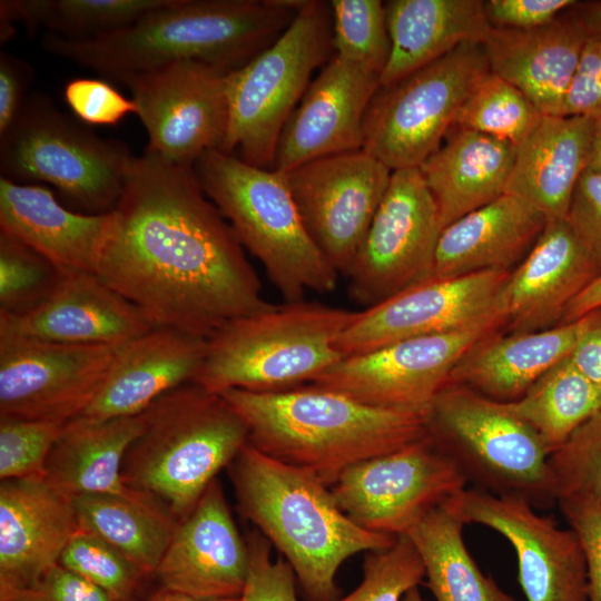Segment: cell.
<instances>
[{"label":"cell","mask_w":601,"mask_h":601,"mask_svg":"<svg viewBox=\"0 0 601 601\" xmlns=\"http://www.w3.org/2000/svg\"><path fill=\"white\" fill-rule=\"evenodd\" d=\"M96 274L155 326L207 339L275 306L193 167L135 156Z\"/></svg>","instance_id":"6da1fadb"},{"label":"cell","mask_w":601,"mask_h":601,"mask_svg":"<svg viewBox=\"0 0 601 601\" xmlns=\"http://www.w3.org/2000/svg\"><path fill=\"white\" fill-rule=\"evenodd\" d=\"M303 0H170L131 26L87 40L52 33L43 48L119 80L179 61L236 70L272 46Z\"/></svg>","instance_id":"7a4b0ae2"},{"label":"cell","mask_w":601,"mask_h":601,"mask_svg":"<svg viewBox=\"0 0 601 601\" xmlns=\"http://www.w3.org/2000/svg\"><path fill=\"white\" fill-rule=\"evenodd\" d=\"M220 395L246 424L252 446L328 487L348 467L426 435L428 411L370 406L313 384Z\"/></svg>","instance_id":"3957f363"},{"label":"cell","mask_w":601,"mask_h":601,"mask_svg":"<svg viewBox=\"0 0 601 601\" xmlns=\"http://www.w3.org/2000/svg\"><path fill=\"white\" fill-rule=\"evenodd\" d=\"M228 471L239 512L284 555L308 601L338 599L335 578L341 564L396 540L361 528L318 479L249 443Z\"/></svg>","instance_id":"277c9868"},{"label":"cell","mask_w":601,"mask_h":601,"mask_svg":"<svg viewBox=\"0 0 601 601\" xmlns=\"http://www.w3.org/2000/svg\"><path fill=\"white\" fill-rule=\"evenodd\" d=\"M141 414L142 430L126 452L122 479L179 524L248 444L247 426L220 394L196 383L174 388Z\"/></svg>","instance_id":"5b68a950"},{"label":"cell","mask_w":601,"mask_h":601,"mask_svg":"<svg viewBox=\"0 0 601 601\" xmlns=\"http://www.w3.org/2000/svg\"><path fill=\"white\" fill-rule=\"evenodd\" d=\"M357 316L302 299L229 321L206 339L194 383L216 394L277 392L312 383L343 357L336 341Z\"/></svg>","instance_id":"8992f818"},{"label":"cell","mask_w":601,"mask_h":601,"mask_svg":"<svg viewBox=\"0 0 601 601\" xmlns=\"http://www.w3.org/2000/svg\"><path fill=\"white\" fill-rule=\"evenodd\" d=\"M193 169L285 303L304 299L307 290L325 294L336 288L339 274L309 236L284 174L219 149L204 152Z\"/></svg>","instance_id":"52a82bcc"},{"label":"cell","mask_w":601,"mask_h":601,"mask_svg":"<svg viewBox=\"0 0 601 601\" xmlns=\"http://www.w3.org/2000/svg\"><path fill=\"white\" fill-rule=\"evenodd\" d=\"M426 434L473 487L536 510L558 502L549 450L505 402L450 383L428 408Z\"/></svg>","instance_id":"ba28073f"},{"label":"cell","mask_w":601,"mask_h":601,"mask_svg":"<svg viewBox=\"0 0 601 601\" xmlns=\"http://www.w3.org/2000/svg\"><path fill=\"white\" fill-rule=\"evenodd\" d=\"M334 56L329 2L303 0L283 35L227 76L228 125L221 151L272 169L279 135L313 72Z\"/></svg>","instance_id":"9c48e42d"},{"label":"cell","mask_w":601,"mask_h":601,"mask_svg":"<svg viewBox=\"0 0 601 601\" xmlns=\"http://www.w3.org/2000/svg\"><path fill=\"white\" fill-rule=\"evenodd\" d=\"M135 155L60 111L46 96L27 97L0 137V177L47 183L88 214L114 210Z\"/></svg>","instance_id":"30bf717a"},{"label":"cell","mask_w":601,"mask_h":601,"mask_svg":"<svg viewBox=\"0 0 601 601\" xmlns=\"http://www.w3.org/2000/svg\"><path fill=\"white\" fill-rule=\"evenodd\" d=\"M490 72L482 43L465 42L388 86H380L363 121V150L392 171L418 168Z\"/></svg>","instance_id":"8fae6325"},{"label":"cell","mask_w":601,"mask_h":601,"mask_svg":"<svg viewBox=\"0 0 601 601\" xmlns=\"http://www.w3.org/2000/svg\"><path fill=\"white\" fill-rule=\"evenodd\" d=\"M442 230L439 208L420 169L392 171L346 276L352 300L366 309L430 279Z\"/></svg>","instance_id":"7c38bea8"},{"label":"cell","mask_w":601,"mask_h":601,"mask_svg":"<svg viewBox=\"0 0 601 601\" xmlns=\"http://www.w3.org/2000/svg\"><path fill=\"white\" fill-rule=\"evenodd\" d=\"M466 485L456 464L426 434L348 467L329 490L339 509L357 525L398 536Z\"/></svg>","instance_id":"4fadbf2b"},{"label":"cell","mask_w":601,"mask_h":601,"mask_svg":"<svg viewBox=\"0 0 601 601\" xmlns=\"http://www.w3.org/2000/svg\"><path fill=\"white\" fill-rule=\"evenodd\" d=\"M501 325L495 318L343 356L311 384L370 406L428 411L461 359Z\"/></svg>","instance_id":"5bb4252c"},{"label":"cell","mask_w":601,"mask_h":601,"mask_svg":"<svg viewBox=\"0 0 601 601\" xmlns=\"http://www.w3.org/2000/svg\"><path fill=\"white\" fill-rule=\"evenodd\" d=\"M229 72L200 61H179L120 78L148 136L145 151L193 167L204 152L220 150L228 125Z\"/></svg>","instance_id":"9a60e30c"},{"label":"cell","mask_w":601,"mask_h":601,"mask_svg":"<svg viewBox=\"0 0 601 601\" xmlns=\"http://www.w3.org/2000/svg\"><path fill=\"white\" fill-rule=\"evenodd\" d=\"M282 174L313 242L346 277L392 170L359 149L321 157Z\"/></svg>","instance_id":"2e32d148"},{"label":"cell","mask_w":601,"mask_h":601,"mask_svg":"<svg viewBox=\"0 0 601 601\" xmlns=\"http://www.w3.org/2000/svg\"><path fill=\"white\" fill-rule=\"evenodd\" d=\"M119 347L0 335V418L67 422L79 416Z\"/></svg>","instance_id":"e0dca14e"},{"label":"cell","mask_w":601,"mask_h":601,"mask_svg":"<svg viewBox=\"0 0 601 601\" xmlns=\"http://www.w3.org/2000/svg\"><path fill=\"white\" fill-rule=\"evenodd\" d=\"M464 524L502 535L513 548L526 601H588L587 564L575 532L528 501L464 489L445 503Z\"/></svg>","instance_id":"ac0fdd59"},{"label":"cell","mask_w":601,"mask_h":601,"mask_svg":"<svg viewBox=\"0 0 601 601\" xmlns=\"http://www.w3.org/2000/svg\"><path fill=\"white\" fill-rule=\"evenodd\" d=\"M509 275L510 270H484L430 278L358 312L337 338L336 348L342 356L363 354L395 342L501 319L496 300Z\"/></svg>","instance_id":"d6986e66"},{"label":"cell","mask_w":601,"mask_h":601,"mask_svg":"<svg viewBox=\"0 0 601 601\" xmlns=\"http://www.w3.org/2000/svg\"><path fill=\"white\" fill-rule=\"evenodd\" d=\"M378 87L376 72L334 55L287 119L272 169L286 173L321 157L362 149L364 116Z\"/></svg>","instance_id":"ffe728a7"},{"label":"cell","mask_w":601,"mask_h":601,"mask_svg":"<svg viewBox=\"0 0 601 601\" xmlns=\"http://www.w3.org/2000/svg\"><path fill=\"white\" fill-rule=\"evenodd\" d=\"M249 555L220 482L215 479L177 525L154 574L160 587L203 600L239 598Z\"/></svg>","instance_id":"44dd1931"},{"label":"cell","mask_w":601,"mask_h":601,"mask_svg":"<svg viewBox=\"0 0 601 601\" xmlns=\"http://www.w3.org/2000/svg\"><path fill=\"white\" fill-rule=\"evenodd\" d=\"M79 529L72 501L45 479L0 482V600L32 591Z\"/></svg>","instance_id":"7402d4cb"},{"label":"cell","mask_w":601,"mask_h":601,"mask_svg":"<svg viewBox=\"0 0 601 601\" xmlns=\"http://www.w3.org/2000/svg\"><path fill=\"white\" fill-rule=\"evenodd\" d=\"M601 267L565 219L546 220L525 259L510 273L496 313L511 333L552 327Z\"/></svg>","instance_id":"603a6c76"},{"label":"cell","mask_w":601,"mask_h":601,"mask_svg":"<svg viewBox=\"0 0 601 601\" xmlns=\"http://www.w3.org/2000/svg\"><path fill=\"white\" fill-rule=\"evenodd\" d=\"M155 325L131 302L95 273L63 274L55 290L35 308L0 314V335L72 344L121 346Z\"/></svg>","instance_id":"cb8c5ba5"},{"label":"cell","mask_w":601,"mask_h":601,"mask_svg":"<svg viewBox=\"0 0 601 601\" xmlns=\"http://www.w3.org/2000/svg\"><path fill=\"white\" fill-rule=\"evenodd\" d=\"M588 31L577 1L539 28L492 27L482 46L492 73L521 90L544 116L561 117Z\"/></svg>","instance_id":"d4e9b609"},{"label":"cell","mask_w":601,"mask_h":601,"mask_svg":"<svg viewBox=\"0 0 601 601\" xmlns=\"http://www.w3.org/2000/svg\"><path fill=\"white\" fill-rule=\"evenodd\" d=\"M205 348L204 338L155 326L118 348L99 392L79 416L104 420L142 413L166 393L194 383Z\"/></svg>","instance_id":"484cf974"},{"label":"cell","mask_w":601,"mask_h":601,"mask_svg":"<svg viewBox=\"0 0 601 601\" xmlns=\"http://www.w3.org/2000/svg\"><path fill=\"white\" fill-rule=\"evenodd\" d=\"M111 211L76 213L39 184L0 177V231L27 245L61 273H95Z\"/></svg>","instance_id":"4316f807"},{"label":"cell","mask_w":601,"mask_h":601,"mask_svg":"<svg viewBox=\"0 0 601 601\" xmlns=\"http://www.w3.org/2000/svg\"><path fill=\"white\" fill-rule=\"evenodd\" d=\"M600 317L601 311H595L554 327L504 336L492 334L461 359L450 383L465 385L496 401H515L566 358Z\"/></svg>","instance_id":"83f0119b"},{"label":"cell","mask_w":601,"mask_h":601,"mask_svg":"<svg viewBox=\"0 0 601 601\" xmlns=\"http://www.w3.org/2000/svg\"><path fill=\"white\" fill-rule=\"evenodd\" d=\"M545 224L535 207L505 193L443 228L431 278L509 270L534 245Z\"/></svg>","instance_id":"f1b7e54d"},{"label":"cell","mask_w":601,"mask_h":601,"mask_svg":"<svg viewBox=\"0 0 601 601\" xmlns=\"http://www.w3.org/2000/svg\"><path fill=\"white\" fill-rule=\"evenodd\" d=\"M595 119L543 116L516 147L506 193L528 201L546 220L565 219L571 197L589 167Z\"/></svg>","instance_id":"f546056e"},{"label":"cell","mask_w":601,"mask_h":601,"mask_svg":"<svg viewBox=\"0 0 601 601\" xmlns=\"http://www.w3.org/2000/svg\"><path fill=\"white\" fill-rule=\"evenodd\" d=\"M516 147L457 127L418 167L439 208L443 228L504 195Z\"/></svg>","instance_id":"4dcf8cb0"},{"label":"cell","mask_w":601,"mask_h":601,"mask_svg":"<svg viewBox=\"0 0 601 601\" xmlns=\"http://www.w3.org/2000/svg\"><path fill=\"white\" fill-rule=\"evenodd\" d=\"M141 430V413L67 421L49 454L45 480L70 499L82 494L151 499L129 487L121 475L126 452Z\"/></svg>","instance_id":"1f68e13d"},{"label":"cell","mask_w":601,"mask_h":601,"mask_svg":"<svg viewBox=\"0 0 601 601\" xmlns=\"http://www.w3.org/2000/svg\"><path fill=\"white\" fill-rule=\"evenodd\" d=\"M384 7L391 52L380 86L403 79L462 43H483L492 29L480 0H390Z\"/></svg>","instance_id":"d6a6232c"},{"label":"cell","mask_w":601,"mask_h":601,"mask_svg":"<svg viewBox=\"0 0 601 601\" xmlns=\"http://www.w3.org/2000/svg\"><path fill=\"white\" fill-rule=\"evenodd\" d=\"M464 522L443 504L426 513L407 535L417 550L436 601H519L485 575L463 538Z\"/></svg>","instance_id":"836d02e7"},{"label":"cell","mask_w":601,"mask_h":601,"mask_svg":"<svg viewBox=\"0 0 601 601\" xmlns=\"http://www.w3.org/2000/svg\"><path fill=\"white\" fill-rule=\"evenodd\" d=\"M80 529L89 531L154 577L178 523L155 500L108 494L71 497Z\"/></svg>","instance_id":"e575fe53"},{"label":"cell","mask_w":601,"mask_h":601,"mask_svg":"<svg viewBox=\"0 0 601 601\" xmlns=\"http://www.w3.org/2000/svg\"><path fill=\"white\" fill-rule=\"evenodd\" d=\"M170 0H2L0 39L21 22L31 33L45 29L66 39L87 40L127 28Z\"/></svg>","instance_id":"d590c367"},{"label":"cell","mask_w":601,"mask_h":601,"mask_svg":"<svg viewBox=\"0 0 601 601\" xmlns=\"http://www.w3.org/2000/svg\"><path fill=\"white\" fill-rule=\"evenodd\" d=\"M509 408L540 435L550 454L601 408V388L569 356L542 375Z\"/></svg>","instance_id":"8d00e7d4"},{"label":"cell","mask_w":601,"mask_h":601,"mask_svg":"<svg viewBox=\"0 0 601 601\" xmlns=\"http://www.w3.org/2000/svg\"><path fill=\"white\" fill-rule=\"evenodd\" d=\"M543 116L521 90L490 71L461 107L453 127L477 131L518 147Z\"/></svg>","instance_id":"74e56055"},{"label":"cell","mask_w":601,"mask_h":601,"mask_svg":"<svg viewBox=\"0 0 601 601\" xmlns=\"http://www.w3.org/2000/svg\"><path fill=\"white\" fill-rule=\"evenodd\" d=\"M329 6L334 55L381 76L391 52L384 2L332 0Z\"/></svg>","instance_id":"f35d334b"},{"label":"cell","mask_w":601,"mask_h":601,"mask_svg":"<svg viewBox=\"0 0 601 601\" xmlns=\"http://www.w3.org/2000/svg\"><path fill=\"white\" fill-rule=\"evenodd\" d=\"M59 564L118 601H135L150 578L112 545L80 528L66 545Z\"/></svg>","instance_id":"ab89813d"},{"label":"cell","mask_w":601,"mask_h":601,"mask_svg":"<svg viewBox=\"0 0 601 601\" xmlns=\"http://www.w3.org/2000/svg\"><path fill=\"white\" fill-rule=\"evenodd\" d=\"M62 275L47 258L0 231V314L35 308L55 290Z\"/></svg>","instance_id":"60d3db41"},{"label":"cell","mask_w":601,"mask_h":601,"mask_svg":"<svg viewBox=\"0 0 601 601\" xmlns=\"http://www.w3.org/2000/svg\"><path fill=\"white\" fill-rule=\"evenodd\" d=\"M549 462L558 501L601 502V408L550 455Z\"/></svg>","instance_id":"b9f144b4"},{"label":"cell","mask_w":601,"mask_h":601,"mask_svg":"<svg viewBox=\"0 0 601 601\" xmlns=\"http://www.w3.org/2000/svg\"><path fill=\"white\" fill-rule=\"evenodd\" d=\"M424 578V565L414 544L407 535H398L391 546L366 553L361 584L335 601H403Z\"/></svg>","instance_id":"7bdbcfd3"},{"label":"cell","mask_w":601,"mask_h":601,"mask_svg":"<svg viewBox=\"0 0 601 601\" xmlns=\"http://www.w3.org/2000/svg\"><path fill=\"white\" fill-rule=\"evenodd\" d=\"M66 422L0 418V480L45 479Z\"/></svg>","instance_id":"ee69618b"},{"label":"cell","mask_w":601,"mask_h":601,"mask_svg":"<svg viewBox=\"0 0 601 601\" xmlns=\"http://www.w3.org/2000/svg\"><path fill=\"white\" fill-rule=\"evenodd\" d=\"M246 543L249 566L239 601H297L294 571L286 560H272L270 542L255 529Z\"/></svg>","instance_id":"f6af8a7d"},{"label":"cell","mask_w":601,"mask_h":601,"mask_svg":"<svg viewBox=\"0 0 601 601\" xmlns=\"http://www.w3.org/2000/svg\"><path fill=\"white\" fill-rule=\"evenodd\" d=\"M63 98L79 120L92 126L115 125L136 114L132 99L102 79L73 78L65 85Z\"/></svg>","instance_id":"bcb514c9"},{"label":"cell","mask_w":601,"mask_h":601,"mask_svg":"<svg viewBox=\"0 0 601 601\" xmlns=\"http://www.w3.org/2000/svg\"><path fill=\"white\" fill-rule=\"evenodd\" d=\"M601 117V24L589 27L561 117Z\"/></svg>","instance_id":"7dc6e473"},{"label":"cell","mask_w":601,"mask_h":601,"mask_svg":"<svg viewBox=\"0 0 601 601\" xmlns=\"http://www.w3.org/2000/svg\"><path fill=\"white\" fill-rule=\"evenodd\" d=\"M558 505L583 549L588 601H601V502L568 499Z\"/></svg>","instance_id":"c3c4849f"},{"label":"cell","mask_w":601,"mask_h":601,"mask_svg":"<svg viewBox=\"0 0 601 601\" xmlns=\"http://www.w3.org/2000/svg\"><path fill=\"white\" fill-rule=\"evenodd\" d=\"M565 220L601 267V171L587 168L582 173Z\"/></svg>","instance_id":"681fc988"},{"label":"cell","mask_w":601,"mask_h":601,"mask_svg":"<svg viewBox=\"0 0 601 601\" xmlns=\"http://www.w3.org/2000/svg\"><path fill=\"white\" fill-rule=\"evenodd\" d=\"M577 1L489 0L484 11L494 28L529 30L551 23Z\"/></svg>","instance_id":"f907efd6"},{"label":"cell","mask_w":601,"mask_h":601,"mask_svg":"<svg viewBox=\"0 0 601 601\" xmlns=\"http://www.w3.org/2000/svg\"><path fill=\"white\" fill-rule=\"evenodd\" d=\"M19 597L26 601H118L59 563L32 591Z\"/></svg>","instance_id":"816d5d0a"},{"label":"cell","mask_w":601,"mask_h":601,"mask_svg":"<svg viewBox=\"0 0 601 601\" xmlns=\"http://www.w3.org/2000/svg\"><path fill=\"white\" fill-rule=\"evenodd\" d=\"M32 69L23 60L1 51L0 53V137L13 125L27 99Z\"/></svg>","instance_id":"f5cc1de1"},{"label":"cell","mask_w":601,"mask_h":601,"mask_svg":"<svg viewBox=\"0 0 601 601\" xmlns=\"http://www.w3.org/2000/svg\"><path fill=\"white\" fill-rule=\"evenodd\" d=\"M569 358L581 374L601 388V317L581 337Z\"/></svg>","instance_id":"db71d44e"},{"label":"cell","mask_w":601,"mask_h":601,"mask_svg":"<svg viewBox=\"0 0 601 601\" xmlns=\"http://www.w3.org/2000/svg\"><path fill=\"white\" fill-rule=\"evenodd\" d=\"M595 311H601V275L569 304L560 324L577 321Z\"/></svg>","instance_id":"11a10c76"},{"label":"cell","mask_w":601,"mask_h":601,"mask_svg":"<svg viewBox=\"0 0 601 601\" xmlns=\"http://www.w3.org/2000/svg\"><path fill=\"white\" fill-rule=\"evenodd\" d=\"M145 601H239V598L203 600L160 587L152 595H150Z\"/></svg>","instance_id":"9f6ffc18"},{"label":"cell","mask_w":601,"mask_h":601,"mask_svg":"<svg viewBox=\"0 0 601 601\" xmlns=\"http://www.w3.org/2000/svg\"><path fill=\"white\" fill-rule=\"evenodd\" d=\"M590 169L601 171V117L595 119Z\"/></svg>","instance_id":"6f0895ef"},{"label":"cell","mask_w":601,"mask_h":601,"mask_svg":"<svg viewBox=\"0 0 601 601\" xmlns=\"http://www.w3.org/2000/svg\"><path fill=\"white\" fill-rule=\"evenodd\" d=\"M403 601H423L417 587L412 588L403 598Z\"/></svg>","instance_id":"680465c9"},{"label":"cell","mask_w":601,"mask_h":601,"mask_svg":"<svg viewBox=\"0 0 601 601\" xmlns=\"http://www.w3.org/2000/svg\"><path fill=\"white\" fill-rule=\"evenodd\" d=\"M0 601H26V600L23 598H21V597H18V598L8 599V600H0Z\"/></svg>","instance_id":"91938a15"}]
</instances>
